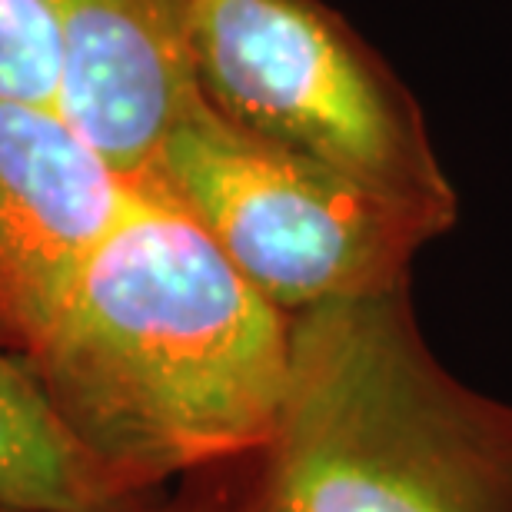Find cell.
Instances as JSON below:
<instances>
[{"mask_svg": "<svg viewBox=\"0 0 512 512\" xmlns=\"http://www.w3.org/2000/svg\"><path fill=\"white\" fill-rule=\"evenodd\" d=\"M57 0H0V97L57 107Z\"/></svg>", "mask_w": 512, "mask_h": 512, "instance_id": "cell-8", "label": "cell"}, {"mask_svg": "<svg viewBox=\"0 0 512 512\" xmlns=\"http://www.w3.org/2000/svg\"><path fill=\"white\" fill-rule=\"evenodd\" d=\"M203 476L170 512H512V403L439 363L399 286L293 316L270 433Z\"/></svg>", "mask_w": 512, "mask_h": 512, "instance_id": "cell-2", "label": "cell"}, {"mask_svg": "<svg viewBox=\"0 0 512 512\" xmlns=\"http://www.w3.org/2000/svg\"><path fill=\"white\" fill-rule=\"evenodd\" d=\"M0 503L47 512H117L124 496L60 423L17 353L0 343Z\"/></svg>", "mask_w": 512, "mask_h": 512, "instance_id": "cell-7", "label": "cell"}, {"mask_svg": "<svg viewBox=\"0 0 512 512\" xmlns=\"http://www.w3.org/2000/svg\"><path fill=\"white\" fill-rule=\"evenodd\" d=\"M193 67L203 100L243 133L456 223L416 100L320 0H197Z\"/></svg>", "mask_w": 512, "mask_h": 512, "instance_id": "cell-4", "label": "cell"}, {"mask_svg": "<svg viewBox=\"0 0 512 512\" xmlns=\"http://www.w3.org/2000/svg\"><path fill=\"white\" fill-rule=\"evenodd\" d=\"M293 316L157 183H137L20 356L120 496L260 446L290 380Z\"/></svg>", "mask_w": 512, "mask_h": 512, "instance_id": "cell-1", "label": "cell"}, {"mask_svg": "<svg viewBox=\"0 0 512 512\" xmlns=\"http://www.w3.org/2000/svg\"><path fill=\"white\" fill-rule=\"evenodd\" d=\"M197 0H57V110L130 183H147L170 130L203 97Z\"/></svg>", "mask_w": 512, "mask_h": 512, "instance_id": "cell-6", "label": "cell"}, {"mask_svg": "<svg viewBox=\"0 0 512 512\" xmlns=\"http://www.w3.org/2000/svg\"><path fill=\"white\" fill-rule=\"evenodd\" d=\"M133 190L57 107L0 97V343L30 350Z\"/></svg>", "mask_w": 512, "mask_h": 512, "instance_id": "cell-5", "label": "cell"}, {"mask_svg": "<svg viewBox=\"0 0 512 512\" xmlns=\"http://www.w3.org/2000/svg\"><path fill=\"white\" fill-rule=\"evenodd\" d=\"M0 512H47V509H24V506H7V503H0Z\"/></svg>", "mask_w": 512, "mask_h": 512, "instance_id": "cell-9", "label": "cell"}, {"mask_svg": "<svg viewBox=\"0 0 512 512\" xmlns=\"http://www.w3.org/2000/svg\"><path fill=\"white\" fill-rule=\"evenodd\" d=\"M286 316L409 286L416 253L453 227L276 143L207 100L170 130L150 180Z\"/></svg>", "mask_w": 512, "mask_h": 512, "instance_id": "cell-3", "label": "cell"}]
</instances>
